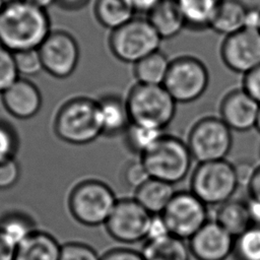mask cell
Wrapping results in <instances>:
<instances>
[{
	"label": "cell",
	"instance_id": "cell-19",
	"mask_svg": "<svg viewBox=\"0 0 260 260\" xmlns=\"http://www.w3.org/2000/svg\"><path fill=\"white\" fill-rule=\"evenodd\" d=\"M61 248L51 235L35 231L16 247L14 260H59Z\"/></svg>",
	"mask_w": 260,
	"mask_h": 260
},
{
	"label": "cell",
	"instance_id": "cell-24",
	"mask_svg": "<svg viewBox=\"0 0 260 260\" xmlns=\"http://www.w3.org/2000/svg\"><path fill=\"white\" fill-rule=\"evenodd\" d=\"M215 221L234 238L252 226L246 203L236 200H229L219 205Z\"/></svg>",
	"mask_w": 260,
	"mask_h": 260
},
{
	"label": "cell",
	"instance_id": "cell-11",
	"mask_svg": "<svg viewBox=\"0 0 260 260\" xmlns=\"http://www.w3.org/2000/svg\"><path fill=\"white\" fill-rule=\"evenodd\" d=\"M151 215L134 198H126L117 201L105 224L113 239L131 244L146 238Z\"/></svg>",
	"mask_w": 260,
	"mask_h": 260
},
{
	"label": "cell",
	"instance_id": "cell-39",
	"mask_svg": "<svg viewBox=\"0 0 260 260\" xmlns=\"http://www.w3.org/2000/svg\"><path fill=\"white\" fill-rule=\"evenodd\" d=\"M234 167H235V171H236L239 186L240 185H244V186L247 185V187H248V185H249L257 167L254 166V164L249 161V160L239 161L236 165H234Z\"/></svg>",
	"mask_w": 260,
	"mask_h": 260
},
{
	"label": "cell",
	"instance_id": "cell-36",
	"mask_svg": "<svg viewBox=\"0 0 260 260\" xmlns=\"http://www.w3.org/2000/svg\"><path fill=\"white\" fill-rule=\"evenodd\" d=\"M169 235H171V233L164 216L161 214H152L148 224L145 240L154 241L167 237Z\"/></svg>",
	"mask_w": 260,
	"mask_h": 260
},
{
	"label": "cell",
	"instance_id": "cell-33",
	"mask_svg": "<svg viewBox=\"0 0 260 260\" xmlns=\"http://www.w3.org/2000/svg\"><path fill=\"white\" fill-rule=\"evenodd\" d=\"M123 177L125 184L134 190L138 189L143 183H145L150 178L140 159L138 161L130 162L125 168Z\"/></svg>",
	"mask_w": 260,
	"mask_h": 260
},
{
	"label": "cell",
	"instance_id": "cell-31",
	"mask_svg": "<svg viewBox=\"0 0 260 260\" xmlns=\"http://www.w3.org/2000/svg\"><path fill=\"white\" fill-rule=\"evenodd\" d=\"M13 54L19 76H35L44 69L39 50L22 51Z\"/></svg>",
	"mask_w": 260,
	"mask_h": 260
},
{
	"label": "cell",
	"instance_id": "cell-32",
	"mask_svg": "<svg viewBox=\"0 0 260 260\" xmlns=\"http://www.w3.org/2000/svg\"><path fill=\"white\" fill-rule=\"evenodd\" d=\"M59 260H101V257L85 244L68 243L62 246Z\"/></svg>",
	"mask_w": 260,
	"mask_h": 260
},
{
	"label": "cell",
	"instance_id": "cell-7",
	"mask_svg": "<svg viewBox=\"0 0 260 260\" xmlns=\"http://www.w3.org/2000/svg\"><path fill=\"white\" fill-rule=\"evenodd\" d=\"M117 198L112 189L100 181H84L71 192L69 207L73 216L86 225L106 223Z\"/></svg>",
	"mask_w": 260,
	"mask_h": 260
},
{
	"label": "cell",
	"instance_id": "cell-43",
	"mask_svg": "<svg viewBox=\"0 0 260 260\" xmlns=\"http://www.w3.org/2000/svg\"><path fill=\"white\" fill-rule=\"evenodd\" d=\"M245 28L260 30V8L258 7L248 8Z\"/></svg>",
	"mask_w": 260,
	"mask_h": 260
},
{
	"label": "cell",
	"instance_id": "cell-47",
	"mask_svg": "<svg viewBox=\"0 0 260 260\" xmlns=\"http://www.w3.org/2000/svg\"><path fill=\"white\" fill-rule=\"evenodd\" d=\"M255 128L259 131L260 133V109H259V113H258V117H257V121H256V126Z\"/></svg>",
	"mask_w": 260,
	"mask_h": 260
},
{
	"label": "cell",
	"instance_id": "cell-22",
	"mask_svg": "<svg viewBox=\"0 0 260 260\" xmlns=\"http://www.w3.org/2000/svg\"><path fill=\"white\" fill-rule=\"evenodd\" d=\"M145 260H190V249L185 240L169 235L158 240L146 241L142 251Z\"/></svg>",
	"mask_w": 260,
	"mask_h": 260
},
{
	"label": "cell",
	"instance_id": "cell-5",
	"mask_svg": "<svg viewBox=\"0 0 260 260\" xmlns=\"http://www.w3.org/2000/svg\"><path fill=\"white\" fill-rule=\"evenodd\" d=\"M161 38L147 18L133 17L112 30L109 46L114 56L122 62L135 64L159 50Z\"/></svg>",
	"mask_w": 260,
	"mask_h": 260
},
{
	"label": "cell",
	"instance_id": "cell-15",
	"mask_svg": "<svg viewBox=\"0 0 260 260\" xmlns=\"http://www.w3.org/2000/svg\"><path fill=\"white\" fill-rule=\"evenodd\" d=\"M260 104L247 91L235 89L229 92L220 105V119L236 131H248L256 126Z\"/></svg>",
	"mask_w": 260,
	"mask_h": 260
},
{
	"label": "cell",
	"instance_id": "cell-4",
	"mask_svg": "<svg viewBox=\"0 0 260 260\" xmlns=\"http://www.w3.org/2000/svg\"><path fill=\"white\" fill-rule=\"evenodd\" d=\"M56 134L72 144H86L102 133L98 102L86 98L68 101L59 110L55 120Z\"/></svg>",
	"mask_w": 260,
	"mask_h": 260
},
{
	"label": "cell",
	"instance_id": "cell-9",
	"mask_svg": "<svg viewBox=\"0 0 260 260\" xmlns=\"http://www.w3.org/2000/svg\"><path fill=\"white\" fill-rule=\"evenodd\" d=\"M233 144L231 128L216 117H205L192 127L187 145L198 162L225 159Z\"/></svg>",
	"mask_w": 260,
	"mask_h": 260
},
{
	"label": "cell",
	"instance_id": "cell-35",
	"mask_svg": "<svg viewBox=\"0 0 260 260\" xmlns=\"http://www.w3.org/2000/svg\"><path fill=\"white\" fill-rule=\"evenodd\" d=\"M19 166L14 158L0 162V190L12 187L19 179Z\"/></svg>",
	"mask_w": 260,
	"mask_h": 260
},
{
	"label": "cell",
	"instance_id": "cell-30",
	"mask_svg": "<svg viewBox=\"0 0 260 260\" xmlns=\"http://www.w3.org/2000/svg\"><path fill=\"white\" fill-rule=\"evenodd\" d=\"M18 78L14 54L0 45V92L3 93Z\"/></svg>",
	"mask_w": 260,
	"mask_h": 260
},
{
	"label": "cell",
	"instance_id": "cell-18",
	"mask_svg": "<svg viewBox=\"0 0 260 260\" xmlns=\"http://www.w3.org/2000/svg\"><path fill=\"white\" fill-rule=\"evenodd\" d=\"M248 8L241 0H219L210 28L224 37L245 28Z\"/></svg>",
	"mask_w": 260,
	"mask_h": 260
},
{
	"label": "cell",
	"instance_id": "cell-16",
	"mask_svg": "<svg viewBox=\"0 0 260 260\" xmlns=\"http://www.w3.org/2000/svg\"><path fill=\"white\" fill-rule=\"evenodd\" d=\"M2 102L13 117L29 119L40 111L42 95L32 82L19 77L2 93Z\"/></svg>",
	"mask_w": 260,
	"mask_h": 260
},
{
	"label": "cell",
	"instance_id": "cell-8",
	"mask_svg": "<svg viewBox=\"0 0 260 260\" xmlns=\"http://www.w3.org/2000/svg\"><path fill=\"white\" fill-rule=\"evenodd\" d=\"M209 73L204 63L192 56H181L171 61L165 88L177 103L198 100L207 89Z\"/></svg>",
	"mask_w": 260,
	"mask_h": 260
},
{
	"label": "cell",
	"instance_id": "cell-25",
	"mask_svg": "<svg viewBox=\"0 0 260 260\" xmlns=\"http://www.w3.org/2000/svg\"><path fill=\"white\" fill-rule=\"evenodd\" d=\"M171 61L159 50L146 56L134 64V76L137 83L162 85L167 77Z\"/></svg>",
	"mask_w": 260,
	"mask_h": 260
},
{
	"label": "cell",
	"instance_id": "cell-3",
	"mask_svg": "<svg viewBox=\"0 0 260 260\" xmlns=\"http://www.w3.org/2000/svg\"><path fill=\"white\" fill-rule=\"evenodd\" d=\"M126 104L131 123L164 130L174 119L177 102L164 85L136 83Z\"/></svg>",
	"mask_w": 260,
	"mask_h": 260
},
{
	"label": "cell",
	"instance_id": "cell-37",
	"mask_svg": "<svg viewBox=\"0 0 260 260\" xmlns=\"http://www.w3.org/2000/svg\"><path fill=\"white\" fill-rule=\"evenodd\" d=\"M243 89L260 104V66L244 75Z\"/></svg>",
	"mask_w": 260,
	"mask_h": 260
},
{
	"label": "cell",
	"instance_id": "cell-13",
	"mask_svg": "<svg viewBox=\"0 0 260 260\" xmlns=\"http://www.w3.org/2000/svg\"><path fill=\"white\" fill-rule=\"evenodd\" d=\"M224 65L243 75L260 66V30L243 28L224 38L220 48Z\"/></svg>",
	"mask_w": 260,
	"mask_h": 260
},
{
	"label": "cell",
	"instance_id": "cell-1",
	"mask_svg": "<svg viewBox=\"0 0 260 260\" xmlns=\"http://www.w3.org/2000/svg\"><path fill=\"white\" fill-rule=\"evenodd\" d=\"M51 32L48 13L24 0H10L0 13V45L12 53L39 50Z\"/></svg>",
	"mask_w": 260,
	"mask_h": 260
},
{
	"label": "cell",
	"instance_id": "cell-40",
	"mask_svg": "<svg viewBox=\"0 0 260 260\" xmlns=\"http://www.w3.org/2000/svg\"><path fill=\"white\" fill-rule=\"evenodd\" d=\"M134 12L148 13L159 0H125Z\"/></svg>",
	"mask_w": 260,
	"mask_h": 260
},
{
	"label": "cell",
	"instance_id": "cell-34",
	"mask_svg": "<svg viewBox=\"0 0 260 260\" xmlns=\"http://www.w3.org/2000/svg\"><path fill=\"white\" fill-rule=\"evenodd\" d=\"M17 147L14 131L5 123L0 122V162L13 158Z\"/></svg>",
	"mask_w": 260,
	"mask_h": 260
},
{
	"label": "cell",
	"instance_id": "cell-28",
	"mask_svg": "<svg viewBox=\"0 0 260 260\" xmlns=\"http://www.w3.org/2000/svg\"><path fill=\"white\" fill-rule=\"evenodd\" d=\"M125 135L130 149L141 155L157 142L164 135V130L131 123L125 131Z\"/></svg>",
	"mask_w": 260,
	"mask_h": 260
},
{
	"label": "cell",
	"instance_id": "cell-10",
	"mask_svg": "<svg viewBox=\"0 0 260 260\" xmlns=\"http://www.w3.org/2000/svg\"><path fill=\"white\" fill-rule=\"evenodd\" d=\"M170 233L190 240L207 221V205L191 191L176 192L161 213Z\"/></svg>",
	"mask_w": 260,
	"mask_h": 260
},
{
	"label": "cell",
	"instance_id": "cell-14",
	"mask_svg": "<svg viewBox=\"0 0 260 260\" xmlns=\"http://www.w3.org/2000/svg\"><path fill=\"white\" fill-rule=\"evenodd\" d=\"M189 241L190 252L198 260H225L234 252L235 238L215 220H208Z\"/></svg>",
	"mask_w": 260,
	"mask_h": 260
},
{
	"label": "cell",
	"instance_id": "cell-48",
	"mask_svg": "<svg viewBox=\"0 0 260 260\" xmlns=\"http://www.w3.org/2000/svg\"><path fill=\"white\" fill-rule=\"evenodd\" d=\"M5 3H6L5 0H0V13H1V11H2L4 5H5Z\"/></svg>",
	"mask_w": 260,
	"mask_h": 260
},
{
	"label": "cell",
	"instance_id": "cell-27",
	"mask_svg": "<svg viewBox=\"0 0 260 260\" xmlns=\"http://www.w3.org/2000/svg\"><path fill=\"white\" fill-rule=\"evenodd\" d=\"M35 231L32 221L21 213H9L0 220V232L15 248Z\"/></svg>",
	"mask_w": 260,
	"mask_h": 260
},
{
	"label": "cell",
	"instance_id": "cell-42",
	"mask_svg": "<svg viewBox=\"0 0 260 260\" xmlns=\"http://www.w3.org/2000/svg\"><path fill=\"white\" fill-rule=\"evenodd\" d=\"M15 247L0 232V260H14Z\"/></svg>",
	"mask_w": 260,
	"mask_h": 260
},
{
	"label": "cell",
	"instance_id": "cell-26",
	"mask_svg": "<svg viewBox=\"0 0 260 260\" xmlns=\"http://www.w3.org/2000/svg\"><path fill=\"white\" fill-rule=\"evenodd\" d=\"M94 14L105 27L114 30L134 17V10L125 0H96Z\"/></svg>",
	"mask_w": 260,
	"mask_h": 260
},
{
	"label": "cell",
	"instance_id": "cell-29",
	"mask_svg": "<svg viewBox=\"0 0 260 260\" xmlns=\"http://www.w3.org/2000/svg\"><path fill=\"white\" fill-rule=\"evenodd\" d=\"M233 253L238 260H260V228L252 225L235 238Z\"/></svg>",
	"mask_w": 260,
	"mask_h": 260
},
{
	"label": "cell",
	"instance_id": "cell-38",
	"mask_svg": "<svg viewBox=\"0 0 260 260\" xmlns=\"http://www.w3.org/2000/svg\"><path fill=\"white\" fill-rule=\"evenodd\" d=\"M101 260H145L141 252L127 248L113 249L107 252Z\"/></svg>",
	"mask_w": 260,
	"mask_h": 260
},
{
	"label": "cell",
	"instance_id": "cell-17",
	"mask_svg": "<svg viewBox=\"0 0 260 260\" xmlns=\"http://www.w3.org/2000/svg\"><path fill=\"white\" fill-rule=\"evenodd\" d=\"M146 15L161 40L172 39L186 27L177 0H159Z\"/></svg>",
	"mask_w": 260,
	"mask_h": 260
},
{
	"label": "cell",
	"instance_id": "cell-44",
	"mask_svg": "<svg viewBox=\"0 0 260 260\" xmlns=\"http://www.w3.org/2000/svg\"><path fill=\"white\" fill-rule=\"evenodd\" d=\"M250 197L260 200V166H257L255 173L248 185Z\"/></svg>",
	"mask_w": 260,
	"mask_h": 260
},
{
	"label": "cell",
	"instance_id": "cell-41",
	"mask_svg": "<svg viewBox=\"0 0 260 260\" xmlns=\"http://www.w3.org/2000/svg\"><path fill=\"white\" fill-rule=\"evenodd\" d=\"M252 225L260 228V200L250 197L246 202Z\"/></svg>",
	"mask_w": 260,
	"mask_h": 260
},
{
	"label": "cell",
	"instance_id": "cell-23",
	"mask_svg": "<svg viewBox=\"0 0 260 260\" xmlns=\"http://www.w3.org/2000/svg\"><path fill=\"white\" fill-rule=\"evenodd\" d=\"M219 0H177L186 27L194 30L210 28Z\"/></svg>",
	"mask_w": 260,
	"mask_h": 260
},
{
	"label": "cell",
	"instance_id": "cell-2",
	"mask_svg": "<svg viewBox=\"0 0 260 260\" xmlns=\"http://www.w3.org/2000/svg\"><path fill=\"white\" fill-rule=\"evenodd\" d=\"M193 156L180 138L164 134L157 142L140 155L150 178L165 181L172 185L181 182L188 175Z\"/></svg>",
	"mask_w": 260,
	"mask_h": 260
},
{
	"label": "cell",
	"instance_id": "cell-21",
	"mask_svg": "<svg viewBox=\"0 0 260 260\" xmlns=\"http://www.w3.org/2000/svg\"><path fill=\"white\" fill-rule=\"evenodd\" d=\"M175 194L174 185L149 178L135 190L134 199L150 214H161Z\"/></svg>",
	"mask_w": 260,
	"mask_h": 260
},
{
	"label": "cell",
	"instance_id": "cell-45",
	"mask_svg": "<svg viewBox=\"0 0 260 260\" xmlns=\"http://www.w3.org/2000/svg\"><path fill=\"white\" fill-rule=\"evenodd\" d=\"M89 0H56V3L59 4L64 9H79L83 7Z\"/></svg>",
	"mask_w": 260,
	"mask_h": 260
},
{
	"label": "cell",
	"instance_id": "cell-20",
	"mask_svg": "<svg viewBox=\"0 0 260 260\" xmlns=\"http://www.w3.org/2000/svg\"><path fill=\"white\" fill-rule=\"evenodd\" d=\"M103 133L115 135L125 132L131 124L126 100L117 95H106L98 101Z\"/></svg>",
	"mask_w": 260,
	"mask_h": 260
},
{
	"label": "cell",
	"instance_id": "cell-12",
	"mask_svg": "<svg viewBox=\"0 0 260 260\" xmlns=\"http://www.w3.org/2000/svg\"><path fill=\"white\" fill-rule=\"evenodd\" d=\"M44 70L57 78L70 76L79 60L76 40L63 30L51 31L39 48Z\"/></svg>",
	"mask_w": 260,
	"mask_h": 260
},
{
	"label": "cell",
	"instance_id": "cell-46",
	"mask_svg": "<svg viewBox=\"0 0 260 260\" xmlns=\"http://www.w3.org/2000/svg\"><path fill=\"white\" fill-rule=\"evenodd\" d=\"M32 5H36L42 9H47L48 7H50L51 5H53L54 3H56V0H24Z\"/></svg>",
	"mask_w": 260,
	"mask_h": 260
},
{
	"label": "cell",
	"instance_id": "cell-6",
	"mask_svg": "<svg viewBox=\"0 0 260 260\" xmlns=\"http://www.w3.org/2000/svg\"><path fill=\"white\" fill-rule=\"evenodd\" d=\"M238 187L235 167L225 159L199 162L191 177V192L206 205L231 200Z\"/></svg>",
	"mask_w": 260,
	"mask_h": 260
}]
</instances>
